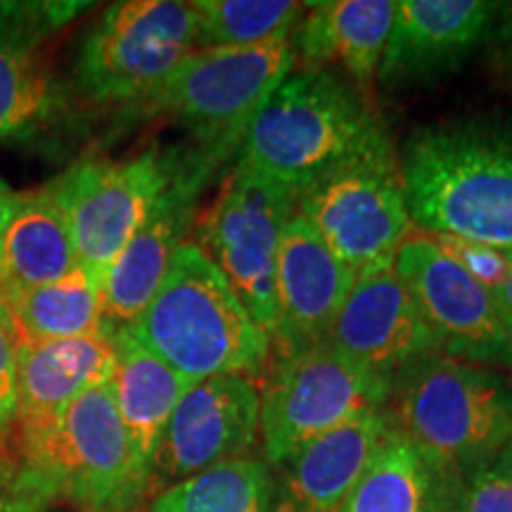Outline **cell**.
<instances>
[{"mask_svg":"<svg viewBox=\"0 0 512 512\" xmlns=\"http://www.w3.org/2000/svg\"><path fill=\"white\" fill-rule=\"evenodd\" d=\"M489 41L494 43L496 67L512 86V5H501Z\"/></svg>","mask_w":512,"mask_h":512,"instance_id":"32","label":"cell"},{"mask_svg":"<svg viewBox=\"0 0 512 512\" xmlns=\"http://www.w3.org/2000/svg\"><path fill=\"white\" fill-rule=\"evenodd\" d=\"M261 399L245 375H216L195 382L166 425L152 482L164 486L228 460L247 458L259 441Z\"/></svg>","mask_w":512,"mask_h":512,"instance_id":"13","label":"cell"},{"mask_svg":"<svg viewBox=\"0 0 512 512\" xmlns=\"http://www.w3.org/2000/svg\"><path fill=\"white\" fill-rule=\"evenodd\" d=\"M147 351L192 382L264 373L271 339L195 242H183L143 313L128 325Z\"/></svg>","mask_w":512,"mask_h":512,"instance_id":"4","label":"cell"},{"mask_svg":"<svg viewBox=\"0 0 512 512\" xmlns=\"http://www.w3.org/2000/svg\"><path fill=\"white\" fill-rule=\"evenodd\" d=\"M114 368L110 384L119 418L124 422L126 437L131 441L143 475L152 482L157 448L171 415L181 403L183 394L192 387L185 377L147 351L128 328H112Z\"/></svg>","mask_w":512,"mask_h":512,"instance_id":"21","label":"cell"},{"mask_svg":"<svg viewBox=\"0 0 512 512\" xmlns=\"http://www.w3.org/2000/svg\"><path fill=\"white\" fill-rule=\"evenodd\" d=\"M67 110V91L43 60L41 46L0 34V143H27Z\"/></svg>","mask_w":512,"mask_h":512,"instance_id":"25","label":"cell"},{"mask_svg":"<svg viewBox=\"0 0 512 512\" xmlns=\"http://www.w3.org/2000/svg\"><path fill=\"white\" fill-rule=\"evenodd\" d=\"M297 214L356 278L394 266L413 230L394 152L320 178L299 195Z\"/></svg>","mask_w":512,"mask_h":512,"instance_id":"11","label":"cell"},{"mask_svg":"<svg viewBox=\"0 0 512 512\" xmlns=\"http://www.w3.org/2000/svg\"><path fill=\"white\" fill-rule=\"evenodd\" d=\"M392 19L389 0L306 3L290 36L297 67L335 72L370 102Z\"/></svg>","mask_w":512,"mask_h":512,"instance_id":"20","label":"cell"},{"mask_svg":"<svg viewBox=\"0 0 512 512\" xmlns=\"http://www.w3.org/2000/svg\"><path fill=\"white\" fill-rule=\"evenodd\" d=\"M22 498L17 491V470L10 441L0 439V512H19Z\"/></svg>","mask_w":512,"mask_h":512,"instance_id":"33","label":"cell"},{"mask_svg":"<svg viewBox=\"0 0 512 512\" xmlns=\"http://www.w3.org/2000/svg\"><path fill=\"white\" fill-rule=\"evenodd\" d=\"M498 465L508 467V470H512V437L508 439V444H505V448L501 451V456L496 458Z\"/></svg>","mask_w":512,"mask_h":512,"instance_id":"36","label":"cell"},{"mask_svg":"<svg viewBox=\"0 0 512 512\" xmlns=\"http://www.w3.org/2000/svg\"><path fill=\"white\" fill-rule=\"evenodd\" d=\"M425 235L437 245L441 254H446L453 264H458L467 275H472L491 294L501 290L510 271L512 249H498L482 245V242L451 238V235Z\"/></svg>","mask_w":512,"mask_h":512,"instance_id":"29","label":"cell"},{"mask_svg":"<svg viewBox=\"0 0 512 512\" xmlns=\"http://www.w3.org/2000/svg\"><path fill=\"white\" fill-rule=\"evenodd\" d=\"M299 192L235 166L195 245L214 261L268 339L275 328V266L283 230L297 214Z\"/></svg>","mask_w":512,"mask_h":512,"instance_id":"9","label":"cell"},{"mask_svg":"<svg viewBox=\"0 0 512 512\" xmlns=\"http://www.w3.org/2000/svg\"><path fill=\"white\" fill-rule=\"evenodd\" d=\"M181 150L159 147L126 162L83 159L46 183L60 204L79 266L105 285V275L128 245L159 192L174 176Z\"/></svg>","mask_w":512,"mask_h":512,"instance_id":"10","label":"cell"},{"mask_svg":"<svg viewBox=\"0 0 512 512\" xmlns=\"http://www.w3.org/2000/svg\"><path fill=\"white\" fill-rule=\"evenodd\" d=\"M394 271L413 294L441 354L472 366L512 368V328L494 294L415 226L396 252Z\"/></svg>","mask_w":512,"mask_h":512,"instance_id":"12","label":"cell"},{"mask_svg":"<svg viewBox=\"0 0 512 512\" xmlns=\"http://www.w3.org/2000/svg\"><path fill=\"white\" fill-rule=\"evenodd\" d=\"M294 67L290 36L252 48H200L124 112L128 119H176L197 143L195 150L219 166L238 157L256 114Z\"/></svg>","mask_w":512,"mask_h":512,"instance_id":"6","label":"cell"},{"mask_svg":"<svg viewBox=\"0 0 512 512\" xmlns=\"http://www.w3.org/2000/svg\"><path fill=\"white\" fill-rule=\"evenodd\" d=\"M197 46L252 48L292 36L306 3L292 0H195Z\"/></svg>","mask_w":512,"mask_h":512,"instance_id":"27","label":"cell"},{"mask_svg":"<svg viewBox=\"0 0 512 512\" xmlns=\"http://www.w3.org/2000/svg\"><path fill=\"white\" fill-rule=\"evenodd\" d=\"M145 512H273V475L264 458L228 460L164 486Z\"/></svg>","mask_w":512,"mask_h":512,"instance_id":"26","label":"cell"},{"mask_svg":"<svg viewBox=\"0 0 512 512\" xmlns=\"http://www.w3.org/2000/svg\"><path fill=\"white\" fill-rule=\"evenodd\" d=\"M354 280V271L330 252L302 216L294 214L280 238L275 266V358L328 342Z\"/></svg>","mask_w":512,"mask_h":512,"instance_id":"16","label":"cell"},{"mask_svg":"<svg viewBox=\"0 0 512 512\" xmlns=\"http://www.w3.org/2000/svg\"><path fill=\"white\" fill-rule=\"evenodd\" d=\"M451 512H512V470L489 465L460 486Z\"/></svg>","mask_w":512,"mask_h":512,"instance_id":"30","label":"cell"},{"mask_svg":"<svg viewBox=\"0 0 512 512\" xmlns=\"http://www.w3.org/2000/svg\"><path fill=\"white\" fill-rule=\"evenodd\" d=\"M328 344L389 380L420 358L441 354L394 266L358 275L332 323Z\"/></svg>","mask_w":512,"mask_h":512,"instance_id":"17","label":"cell"},{"mask_svg":"<svg viewBox=\"0 0 512 512\" xmlns=\"http://www.w3.org/2000/svg\"><path fill=\"white\" fill-rule=\"evenodd\" d=\"M501 3L489 0H401L384 46L377 83L387 91L430 86L484 46Z\"/></svg>","mask_w":512,"mask_h":512,"instance_id":"15","label":"cell"},{"mask_svg":"<svg viewBox=\"0 0 512 512\" xmlns=\"http://www.w3.org/2000/svg\"><path fill=\"white\" fill-rule=\"evenodd\" d=\"M392 152L373 105L347 79L294 67L256 114L235 166L302 195L342 166Z\"/></svg>","mask_w":512,"mask_h":512,"instance_id":"1","label":"cell"},{"mask_svg":"<svg viewBox=\"0 0 512 512\" xmlns=\"http://www.w3.org/2000/svg\"><path fill=\"white\" fill-rule=\"evenodd\" d=\"M76 268L72 235L48 185L15 192L0 245V287L57 283Z\"/></svg>","mask_w":512,"mask_h":512,"instance_id":"22","label":"cell"},{"mask_svg":"<svg viewBox=\"0 0 512 512\" xmlns=\"http://www.w3.org/2000/svg\"><path fill=\"white\" fill-rule=\"evenodd\" d=\"M494 297H496L498 309H501V313H503V318L508 320V325L512 328V261H510L508 278H505V283L501 285V290H498Z\"/></svg>","mask_w":512,"mask_h":512,"instance_id":"34","label":"cell"},{"mask_svg":"<svg viewBox=\"0 0 512 512\" xmlns=\"http://www.w3.org/2000/svg\"><path fill=\"white\" fill-rule=\"evenodd\" d=\"M458 491L392 427L342 512H451Z\"/></svg>","mask_w":512,"mask_h":512,"instance_id":"24","label":"cell"},{"mask_svg":"<svg viewBox=\"0 0 512 512\" xmlns=\"http://www.w3.org/2000/svg\"><path fill=\"white\" fill-rule=\"evenodd\" d=\"M93 3H0V34L41 46L43 38L60 31Z\"/></svg>","mask_w":512,"mask_h":512,"instance_id":"28","label":"cell"},{"mask_svg":"<svg viewBox=\"0 0 512 512\" xmlns=\"http://www.w3.org/2000/svg\"><path fill=\"white\" fill-rule=\"evenodd\" d=\"M216 166L200 152L178 155L174 176L105 275V320L128 328L166 278L171 261L195 219L197 200Z\"/></svg>","mask_w":512,"mask_h":512,"instance_id":"14","label":"cell"},{"mask_svg":"<svg viewBox=\"0 0 512 512\" xmlns=\"http://www.w3.org/2000/svg\"><path fill=\"white\" fill-rule=\"evenodd\" d=\"M399 171L422 233L512 249V128L470 121L418 128Z\"/></svg>","mask_w":512,"mask_h":512,"instance_id":"2","label":"cell"},{"mask_svg":"<svg viewBox=\"0 0 512 512\" xmlns=\"http://www.w3.org/2000/svg\"><path fill=\"white\" fill-rule=\"evenodd\" d=\"M12 200H15V190L0 178V245H3V233H5V226H8Z\"/></svg>","mask_w":512,"mask_h":512,"instance_id":"35","label":"cell"},{"mask_svg":"<svg viewBox=\"0 0 512 512\" xmlns=\"http://www.w3.org/2000/svg\"><path fill=\"white\" fill-rule=\"evenodd\" d=\"M384 413L460 489L494 465L512 437V387L494 370L432 354L392 377Z\"/></svg>","mask_w":512,"mask_h":512,"instance_id":"3","label":"cell"},{"mask_svg":"<svg viewBox=\"0 0 512 512\" xmlns=\"http://www.w3.org/2000/svg\"><path fill=\"white\" fill-rule=\"evenodd\" d=\"M114 368L112 330L102 335L27 342L17 339V415L10 448L36 444L69 403L105 384Z\"/></svg>","mask_w":512,"mask_h":512,"instance_id":"18","label":"cell"},{"mask_svg":"<svg viewBox=\"0 0 512 512\" xmlns=\"http://www.w3.org/2000/svg\"><path fill=\"white\" fill-rule=\"evenodd\" d=\"M392 432L384 411L344 422L273 467V512H342Z\"/></svg>","mask_w":512,"mask_h":512,"instance_id":"19","label":"cell"},{"mask_svg":"<svg viewBox=\"0 0 512 512\" xmlns=\"http://www.w3.org/2000/svg\"><path fill=\"white\" fill-rule=\"evenodd\" d=\"M389 382L328 342L278 356L259 394L264 463L273 470L344 422L384 411Z\"/></svg>","mask_w":512,"mask_h":512,"instance_id":"8","label":"cell"},{"mask_svg":"<svg viewBox=\"0 0 512 512\" xmlns=\"http://www.w3.org/2000/svg\"><path fill=\"white\" fill-rule=\"evenodd\" d=\"M17 415V335L0 302V439L10 441Z\"/></svg>","mask_w":512,"mask_h":512,"instance_id":"31","label":"cell"},{"mask_svg":"<svg viewBox=\"0 0 512 512\" xmlns=\"http://www.w3.org/2000/svg\"><path fill=\"white\" fill-rule=\"evenodd\" d=\"M12 458L19 496L50 508L62 501L76 512H136L152 486L107 382L69 403L53 430Z\"/></svg>","mask_w":512,"mask_h":512,"instance_id":"5","label":"cell"},{"mask_svg":"<svg viewBox=\"0 0 512 512\" xmlns=\"http://www.w3.org/2000/svg\"><path fill=\"white\" fill-rule=\"evenodd\" d=\"M197 46V17L181 0H126L102 12L81 38L74 91L121 110L143 100Z\"/></svg>","mask_w":512,"mask_h":512,"instance_id":"7","label":"cell"},{"mask_svg":"<svg viewBox=\"0 0 512 512\" xmlns=\"http://www.w3.org/2000/svg\"><path fill=\"white\" fill-rule=\"evenodd\" d=\"M17 339L57 342L102 335L105 320V285L79 266L67 278L38 287H0Z\"/></svg>","mask_w":512,"mask_h":512,"instance_id":"23","label":"cell"}]
</instances>
